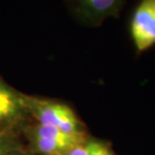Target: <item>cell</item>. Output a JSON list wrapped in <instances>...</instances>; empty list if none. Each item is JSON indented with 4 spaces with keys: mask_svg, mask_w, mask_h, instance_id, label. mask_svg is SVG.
<instances>
[{
    "mask_svg": "<svg viewBox=\"0 0 155 155\" xmlns=\"http://www.w3.org/2000/svg\"><path fill=\"white\" fill-rule=\"evenodd\" d=\"M25 93L10 86L0 76V134L20 136L31 118L26 108Z\"/></svg>",
    "mask_w": 155,
    "mask_h": 155,
    "instance_id": "cell-2",
    "label": "cell"
},
{
    "mask_svg": "<svg viewBox=\"0 0 155 155\" xmlns=\"http://www.w3.org/2000/svg\"><path fill=\"white\" fill-rule=\"evenodd\" d=\"M75 20L87 27H99L108 18H118L125 0H65Z\"/></svg>",
    "mask_w": 155,
    "mask_h": 155,
    "instance_id": "cell-3",
    "label": "cell"
},
{
    "mask_svg": "<svg viewBox=\"0 0 155 155\" xmlns=\"http://www.w3.org/2000/svg\"><path fill=\"white\" fill-rule=\"evenodd\" d=\"M90 155H117L107 141L90 137L88 141Z\"/></svg>",
    "mask_w": 155,
    "mask_h": 155,
    "instance_id": "cell-5",
    "label": "cell"
},
{
    "mask_svg": "<svg viewBox=\"0 0 155 155\" xmlns=\"http://www.w3.org/2000/svg\"><path fill=\"white\" fill-rule=\"evenodd\" d=\"M26 108L31 120L60 129L69 135L89 137L87 128L69 105L61 101L25 94Z\"/></svg>",
    "mask_w": 155,
    "mask_h": 155,
    "instance_id": "cell-1",
    "label": "cell"
},
{
    "mask_svg": "<svg viewBox=\"0 0 155 155\" xmlns=\"http://www.w3.org/2000/svg\"><path fill=\"white\" fill-rule=\"evenodd\" d=\"M129 33L137 55L155 46V0H139L129 21Z\"/></svg>",
    "mask_w": 155,
    "mask_h": 155,
    "instance_id": "cell-4",
    "label": "cell"
},
{
    "mask_svg": "<svg viewBox=\"0 0 155 155\" xmlns=\"http://www.w3.org/2000/svg\"><path fill=\"white\" fill-rule=\"evenodd\" d=\"M88 141L89 139L87 141H85V142L79 143L70 147L68 150L65 151V153L63 155H90Z\"/></svg>",
    "mask_w": 155,
    "mask_h": 155,
    "instance_id": "cell-7",
    "label": "cell"
},
{
    "mask_svg": "<svg viewBox=\"0 0 155 155\" xmlns=\"http://www.w3.org/2000/svg\"><path fill=\"white\" fill-rule=\"evenodd\" d=\"M20 147H24L20 140V136L0 134V155H6L9 151Z\"/></svg>",
    "mask_w": 155,
    "mask_h": 155,
    "instance_id": "cell-6",
    "label": "cell"
},
{
    "mask_svg": "<svg viewBox=\"0 0 155 155\" xmlns=\"http://www.w3.org/2000/svg\"><path fill=\"white\" fill-rule=\"evenodd\" d=\"M6 155H32L26 150L25 147H20V148H16V149H13L11 151L6 154Z\"/></svg>",
    "mask_w": 155,
    "mask_h": 155,
    "instance_id": "cell-8",
    "label": "cell"
}]
</instances>
